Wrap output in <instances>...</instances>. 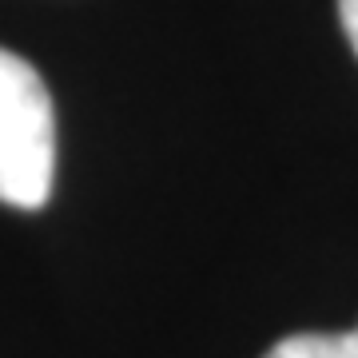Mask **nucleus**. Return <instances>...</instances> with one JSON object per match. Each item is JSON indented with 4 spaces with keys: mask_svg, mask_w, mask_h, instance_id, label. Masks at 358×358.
Here are the masks:
<instances>
[{
    "mask_svg": "<svg viewBox=\"0 0 358 358\" xmlns=\"http://www.w3.org/2000/svg\"><path fill=\"white\" fill-rule=\"evenodd\" d=\"M56 176V112L24 56L0 48V203L36 211Z\"/></svg>",
    "mask_w": 358,
    "mask_h": 358,
    "instance_id": "f257e3e1",
    "label": "nucleus"
},
{
    "mask_svg": "<svg viewBox=\"0 0 358 358\" xmlns=\"http://www.w3.org/2000/svg\"><path fill=\"white\" fill-rule=\"evenodd\" d=\"M263 358H358V327L346 334H291Z\"/></svg>",
    "mask_w": 358,
    "mask_h": 358,
    "instance_id": "f03ea898",
    "label": "nucleus"
},
{
    "mask_svg": "<svg viewBox=\"0 0 358 358\" xmlns=\"http://www.w3.org/2000/svg\"><path fill=\"white\" fill-rule=\"evenodd\" d=\"M338 20H343V32L358 56V0H338Z\"/></svg>",
    "mask_w": 358,
    "mask_h": 358,
    "instance_id": "7ed1b4c3",
    "label": "nucleus"
}]
</instances>
